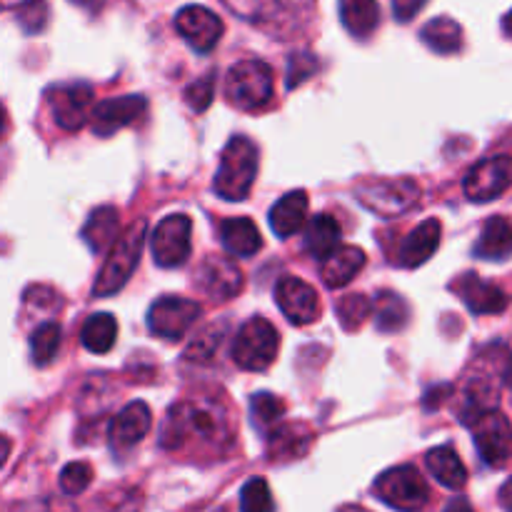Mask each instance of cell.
Returning <instances> with one entry per match:
<instances>
[{
    "label": "cell",
    "instance_id": "cell-1",
    "mask_svg": "<svg viewBox=\"0 0 512 512\" xmlns=\"http://www.w3.org/2000/svg\"><path fill=\"white\" fill-rule=\"evenodd\" d=\"M233 438V418L215 398H190L173 405L160 428V445L165 450H183L195 445L220 453L233 445Z\"/></svg>",
    "mask_w": 512,
    "mask_h": 512
},
{
    "label": "cell",
    "instance_id": "cell-2",
    "mask_svg": "<svg viewBox=\"0 0 512 512\" xmlns=\"http://www.w3.org/2000/svg\"><path fill=\"white\" fill-rule=\"evenodd\" d=\"M145 235H148V223L143 218L135 220L133 225H128L118 235L93 285V298H110V295L120 293L125 288V283H128L130 275H133V270L140 263V255H143L145 248Z\"/></svg>",
    "mask_w": 512,
    "mask_h": 512
},
{
    "label": "cell",
    "instance_id": "cell-3",
    "mask_svg": "<svg viewBox=\"0 0 512 512\" xmlns=\"http://www.w3.org/2000/svg\"><path fill=\"white\" fill-rule=\"evenodd\" d=\"M258 175V148L245 135H235L220 153V168L215 173L213 190L223 200H245Z\"/></svg>",
    "mask_w": 512,
    "mask_h": 512
},
{
    "label": "cell",
    "instance_id": "cell-4",
    "mask_svg": "<svg viewBox=\"0 0 512 512\" xmlns=\"http://www.w3.org/2000/svg\"><path fill=\"white\" fill-rule=\"evenodd\" d=\"M275 93L273 70L263 60H240L225 75V98L238 110H263Z\"/></svg>",
    "mask_w": 512,
    "mask_h": 512
},
{
    "label": "cell",
    "instance_id": "cell-5",
    "mask_svg": "<svg viewBox=\"0 0 512 512\" xmlns=\"http://www.w3.org/2000/svg\"><path fill=\"white\" fill-rule=\"evenodd\" d=\"M355 198L380 218H398L420 203V185L410 178H370L355 185Z\"/></svg>",
    "mask_w": 512,
    "mask_h": 512
},
{
    "label": "cell",
    "instance_id": "cell-6",
    "mask_svg": "<svg viewBox=\"0 0 512 512\" xmlns=\"http://www.w3.org/2000/svg\"><path fill=\"white\" fill-rule=\"evenodd\" d=\"M280 350V335L270 320L255 318L245 320L233 340V363L248 373H263L275 363Z\"/></svg>",
    "mask_w": 512,
    "mask_h": 512
},
{
    "label": "cell",
    "instance_id": "cell-7",
    "mask_svg": "<svg viewBox=\"0 0 512 512\" xmlns=\"http://www.w3.org/2000/svg\"><path fill=\"white\" fill-rule=\"evenodd\" d=\"M375 495L400 512H420L430 503V488L413 465L390 468L375 480Z\"/></svg>",
    "mask_w": 512,
    "mask_h": 512
},
{
    "label": "cell",
    "instance_id": "cell-8",
    "mask_svg": "<svg viewBox=\"0 0 512 512\" xmlns=\"http://www.w3.org/2000/svg\"><path fill=\"white\" fill-rule=\"evenodd\" d=\"M203 315L200 303L188 298H178V295H165V298L155 300L148 310V328L150 333L158 338L175 343V340L185 338L195 320Z\"/></svg>",
    "mask_w": 512,
    "mask_h": 512
},
{
    "label": "cell",
    "instance_id": "cell-9",
    "mask_svg": "<svg viewBox=\"0 0 512 512\" xmlns=\"http://www.w3.org/2000/svg\"><path fill=\"white\" fill-rule=\"evenodd\" d=\"M193 223H190L188 215L175 213L168 218L160 220L153 230V238H150V250H153V258L160 268H178L185 260L190 258V250H193Z\"/></svg>",
    "mask_w": 512,
    "mask_h": 512
},
{
    "label": "cell",
    "instance_id": "cell-10",
    "mask_svg": "<svg viewBox=\"0 0 512 512\" xmlns=\"http://www.w3.org/2000/svg\"><path fill=\"white\" fill-rule=\"evenodd\" d=\"M468 425L470 430H473L475 448H478L480 458H483L490 468H500V465L508 463L512 455V428L503 413L488 410V413L470 420Z\"/></svg>",
    "mask_w": 512,
    "mask_h": 512
},
{
    "label": "cell",
    "instance_id": "cell-11",
    "mask_svg": "<svg viewBox=\"0 0 512 512\" xmlns=\"http://www.w3.org/2000/svg\"><path fill=\"white\" fill-rule=\"evenodd\" d=\"M512 185V158L510 155H493L480 160L465 175V195L473 203H490L500 198Z\"/></svg>",
    "mask_w": 512,
    "mask_h": 512
},
{
    "label": "cell",
    "instance_id": "cell-12",
    "mask_svg": "<svg viewBox=\"0 0 512 512\" xmlns=\"http://www.w3.org/2000/svg\"><path fill=\"white\" fill-rule=\"evenodd\" d=\"M275 300H278V308L283 310L288 323L293 325H310L323 313L320 295L315 293L313 285H308L300 278H293V275H285V278L278 280Z\"/></svg>",
    "mask_w": 512,
    "mask_h": 512
},
{
    "label": "cell",
    "instance_id": "cell-13",
    "mask_svg": "<svg viewBox=\"0 0 512 512\" xmlns=\"http://www.w3.org/2000/svg\"><path fill=\"white\" fill-rule=\"evenodd\" d=\"M175 30L198 53H210L223 38V20L203 5H185L175 15Z\"/></svg>",
    "mask_w": 512,
    "mask_h": 512
},
{
    "label": "cell",
    "instance_id": "cell-14",
    "mask_svg": "<svg viewBox=\"0 0 512 512\" xmlns=\"http://www.w3.org/2000/svg\"><path fill=\"white\" fill-rule=\"evenodd\" d=\"M48 103L60 128L80 130L93 113V90L85 83L58 85L48 90Z\"/></svg>",
    "mask_w": 512,
    "mask_h": 512
},
{
    "label": "cell",
    "instance_id": "cell-15",
    "mask_svg": "<svg viewBox=\"0 0 512 512\" xmlns=\"http://www.w3.org/2000/svg\"><path fill=\"white\" fill-rule=\"evenodd\" d=\"M148 110L143 95H120V98L100 100L93 108L90 118H93V130L100 138L118 133V130L128 128L135 120H140Z\"/></svg>",
    "mask_w": 512,
    "mask_h": 512
},
{
    "label": "cell",
    "instance_id": "cell-16",
    "mask_svg": "<svg viewBox=\"0 0 512 512\" xmlns=\"http://www.w3.org/2000/svg\"><path fill=\"white\" fill-rule=\"evenodd\" d=\"M453 290L460 295L470 313L475 315H498L508 308L510 298L500 285L488 283L478 273L460 275L453 283Z\"/></svg>",
    "mask_w": 512,
    "mask_h": 512
},
{
    "label": "cell",
    "instance_id": "cell-17",
    "mask_svg": "<svg viewBox=\"0 0 512 512\" xmlns=\"http://www.w3.org/2000/svg\"><path fill=\"white\" fill-rule=\"evenodd\" d=\"M198 285L213 300H233L243 293L245 278L233 260L213 255V258L200 265Z\"/></svg>",
    "mask_w": 512,
    "mask_h": 512
},
{
    "label": "cell",
    "instance_id": "cell-18",
    "mask_svg": "<svg viewBox=\"0 0 512 512\" xmlns=\"http://www.w3.org/2000/svg\"><path fill=\"white\" fill-rule=\"evenodd\" d=\"M150 425H153V415H150L148 405L140 400L128 403L110 423V448L118 453H128L135 445L143 443L145 435L150 433Z\"/></svg>",
    "mask_w": 512,
    "mask_h": 512
},
{
    "label": "cell",
    "instance_id": "cell-19",
    "mask_svg": "<svg viewBox=\"0 0 512 512\" xmlns=\"http://www.w3.org/2000/svg\"><path fill=\"white\" fill-rule=\"evenodd\" d=\"M440 235H443L440 220L430 218L425 220V223H420L418 228L400 243L395 263H398L400 268H420V265L428 263L435 255V250L440 248Z\"/></svg>",
    "mask_w": 512,
    "mask_h": 512
},
{
    "label": "cell",
    "instance_id": "cell-20",
    "mask_svg": "<svg viewBox=\"0 0 512 512\" xmlns=\"http://www.w3.org/2000/svg\"><path fill=\"white\" fill-rule=\"evenodd\" d=\"M365 253L355 245H340L320 265V278L328 288H343L365 268Z\"/></svg>",
    "mask_w": 512,
    "mask_h": 512
},
{
    "label": "cell",
    "instance_id": "cell-21",
    "mask_svg": "<svg viewBox=\"0 0 512 512\" xmlns=\"http://www.w3.org/2000/svg\"><path fill=\"white\" fill-rule=\"evenodd\" d=\"M220 243L235 258H253L263 248L258 225L250 218H228L220 223Z\"/></svg>",
    "mask_w": 512,
    "mask_h": 512
},
{
    "label": "cell",
    "instance_id": "cell-22",
    "mask_svg": "<svg viewBox=\"0 0 512 512\" xmlns=\"http://www.w3.org/2000/svg\"><path fill=\"white\" fill-rule=\"evenodd\" d=\"M308 218V193L305 190H293L283 195L278 203L270 208V228L278 238H290L298 233Z\"/></svg>",
    "mask_w": 512,
    "mask_h": 512
},
{
    "label": "cell",
    "instance_id": "cell-23",
    "mask_svg": "<svg viewBox=\"0 0 512 512\" xmlns=\"http://www.w3.org/2000/svg\"><path fill=\"white\" fill-rule=\"evenodd\" d=\"M480 260H505L512 255V220L505 215H493L483 225L478 243L473 248Z\"/></svg>",
    "mask_w": 512,
    "mask_h": 512
},
{
    "label": "cell",
    "instance_id": "cell-24",
    "mask_svg": "<svg viewBox=\"0 0 512 512\" xmlns=\"http://www.w3.org/2000/svg\"><path fill=\"white\" fill-rule=\"evenodd\" d=\"M340 240H343V228H340V223L333 215L323 213L315 215V218L310 220L308 230H305L303 248L305 253L313 255V258L325 260L333 250L340 248Z\"/></svg>",
    "mask_w": 512,
    "mask_h": 512
},
{
    "label": "cell",
    "instance_id": "cell-25",
    "mask_svg": "<svg viewBox=\"0 0 512 512\" xmlns=\"http://www.w3.org/2000/svg\"><path fill=\"white\" fill-rule=\"evenodd\" d=\"M425 463H428L433 478L440 485H445V488L460 490L468 483V470H465L463 460H460V455L450 445H440V448L430 450Z\"/></svg>",
    "mask_w": 512,
    "mask_h": 512
},
{
    "label": "cell",
    "instance_id": "cell-26",
    "mask_svg": "<svg viewBox=\"0 0 512 512\" xmlns=\"http://www.w3.org/2000/svg\"><path fill=\"white\" fill-rule=\"evenodd\" d=\"M120 235V215L118 210L110 208V205H103V208L93 210L83 228V240L88 243V248L93 253H103L105 248L118 240Z\"/></svg>",
    "mask_w": 512,
    "mask_h": 512
},
{
    "label": "cell",
    "instance_id": "cell-27",
    "mask_svg": "<svg viewBox=\"0 0 512 512\" xmlns=\"http://www.w3.org/2000/svg\"><path fill=\"white\" fill-rule=\"evenodd\" d=\"M340 20L353 38H368L380 23L378 0H340Z\"/></svg>",
    "mask_w": 512,
    "mask_h": 512
},
{
    "label": "cell",
    "instance_id": "cell-28",
    "mask_svg": "<svg viewBox=\"0 0 512 512\" xmlns=\"http://www.w3.org/2000/svg\"><path fill=\"white\" fill-rule=\"evenodd\" d=\"M373 313H375V325L383 333H398L408 325L410 320V308L405 303L403 295L393 293V290H380L375 295L373 303Z\"/></svg>",
    "mask_w": 512,
    "mask_h": 512
},
{
    "label": "cell",
    "instance_id": "cell-29",
    "mask_svg": "<svg viewBox=\"0 0 512 512\" xmlns=\"http://www.w3.org/2000/svg\"><path fill=\"white\" fill-rule=\"evenodd\" d=\"M80 340L85 350L95 355H105L118 340V320L110 313H95L80 328Z\"/></svg>",
    "mask_w": 512,
    "mask_h": 512
},
{
    "label": "cell",
    "instance_id": "cell-30",
    "mask_svg": "<svg viewBox=\"0 0 512 512\" xmlns=\"http://www.w3.org/2000/svg\"><path fill=\"white\" fill-rule=\"evenodd\" d=\"M420 38L430 50L440 55H453L463 48V28L453 18H435L420 30Z\"/></svg>",
    "mask_w": 512,
    "mask_h": 512
},
{
    "label": "cell",
    "instance_id": "cell-31",
    "mask_svg": "<svg viewBox=\"0 0 512 512\" xmlns=\"http://www.w3.org/2000/svg\"><path fill=\"white\" fill-rule=\"evenodd\" d=\"M60 345H63V330L58 323H43L30 335V358L38 368H45L55 360Z\"/></svg>",
    "mask_w": 512,
    "mask_h": 512
},
{
    "label": "cell",
    "instance_id": "cell-32",
    "mask_svg": "<svg viewBox=\"0 0 512 512\" xmlns=\"http://www.w3.org/2000/svg\"><path fill=\"white\" fill-rule=\"evenodd\" d=\"M310 445V433H305L303 428H295V425H288V428H278L270 433L268 438V453L275 458H298L308 450Z\"/></svg>",
    "mask_w": 512,
    "mask_h": 512
},
{
    "label": "cell",
    "instance_id": "cell-33",
    "mask_svg": "<svg viewBox=\"0 0 512 512\" xmlns=\"http://www.w3.org/2000/svg\"><path fill=\"white\" fill-rule=\"evenodd\" d=\"M250 415L260 430H273L285 418V403L273 393H255L250 400Z\"/></svg>",
    "mask_w": 512,
    "mask_h": 512
},
{
    "label": "cell",
    "instance_id": "cell-34",
    "mask_svg": "<svg viewBox=\"0 0 512 512\" xmlns=\"http://www.w3.org/2000/svg\"><path fill=\"white\" fill-rule=\"evenodd\" d=\"M338 318H340V325H343L348 333H353V330H360L365 325V320L373 315V303H370L365 295L360 293H350V295H343V298L338 300Z\"/></svg>",
    "mask_w": 512,
    "mask_h": 512
},
{
    "label": "cell",
    "instance_id": "cell-35",
    "mask_svg": "<svg viewBox=\"0 0 512 512\" xmlns=\"http://www.w3.org/2000/svg\"><path fill=\"white\" fill-rule=\"evenodd\" d=\"M240 512H275L273 495L263 478H253L240 490Z\"/></svg>",
    "mask_w": 512,
    "mask_h": 512
},
{
    "label": "cell",
    "instance_id": "cell-36",
    "mask_svg": "<svg viewBox=\"0 0 512 512\" xmlns=\"http://www.w3.org/2000/svg\"><path fill=\"white\" fill-rule=\"evenodd\" d=\"M93 483V468L88 463H70L60 473V488L68 495H80Z\"/></svg>",
    "mask_w": 512,
    "mask_h": 512
},
{
    "label": "cell",
    "instance_id": "cell-37",
    "mask_svg": "<svg viewBox=\"0 0 512 512\" xmlns=\"http://www.w3.org/2000/svg\"><path fill=\"white\" fill-rule=\"evenodd\" d=\"M218 345H220V330H215L213 325V328L203 330V333L190 343L185 358L198 360V363H210V360L215 358V353H218Z\"/></svg>",
    "mask_w": 512,
    "mask_h": 512
},
{
    "label": "cell",
    "instance_id": "cell-38",
    "mask_svg": "<svg viewBox=\"0 0 512 512\" xmlns=\"http://www.w3.org/2000/svg\"><path fill=\"white\" fill-rule=\"evenodd\" d=\"M215 98V75L208 73L205 78L195 80L188 90H185V103L195 110V113H203L208 110V105Z\"/></svg>",
    "mask_w": 512,
    "mask_h": 512
},
{
    "label": "cell",
    "instance_id": "cell-39",
    "mask_svg": "<svg viewBox=\"0 0 512 512\" xmlns=\"http://www.w3.org/2000/svg\"><path fill=\"white\" fill-rule=\"evenodd\" d=\"M315 68H318V63H315L310 55L305 53L293 55L288 65V88H295V85H300L303 80H308L310 75L315 73Z\"/></svg>",
    "mask_w": 512,
    "mask_h": 512
},
{
    "label": "cell",
    "instance_id": "cell-40",
    "mask_svg": "<svg viewBox=\"0 0 512 512\" xmlns=\"http://www.w3.org/2000/svg\"><path fill=\"white\" fill-rule=\"evenodd\" d=\"M428 0H393V15L398 23H410L420 10L425 8Z\"/></svg>",
    "mask_w": 512,
    "mask_h": 512
},
{
    "label": "cell",
    "instance_id": "cell-41",
    "mask_svg": "<svg viewBox=\"0 0 512 512\" xmlns=\"http://www.w3.org/2000/svg\"><path fill=\"white\" fill-rule=\"evenodd\" d=\"M500 505H503L505 512H512V478L500 488Z\"/></svg>",
    "mask_w": 512,
    "mask_h": 512
},
{
    "label": "cell",
    "instance_id": "cell-42",
    "mask_svg": "<svg viewBox=\"0 0 512 512\" xmlns=\"http://www.w3.org/2000/svg\"><path fill=\"white\" fill-rule=\"evenodd\" d=\"M445 512H475V510H473V505H470L465 498H455L453 503L445 508Z\"/></svg>",
    "mask_w": 512,
    "mask_h": 512
},
{
    "label": "cell",
    "instance_id": "cell-43",
    "mask_svg": "<svg viewBox=\"0 0 512 512\" xmlns=\"http://www.w3.org/2000/svg\"><path fill=\"white\" fill-rule=\"evenodd\" d=\"M8 455H10V440L5 438V435H0V468L5 465Z\"/></svg>",
    "mask_w": 512,
    "mask_h": 512
},
{
    "label": "cell",
    "instance_id": "cell-44",
    "mask_svg": "<svg viewBox=\"0 0 512 512\" xmlns=\"http://www.w3.org/2000/svg\"><path fill=\"white\" fill-rule=\"evenodd\" d=\"M73 3L93 13V10H100V5H103V0H73Z\"/></svg>",
    "mask_w": 512,
    "mask_h": 512
},
{
    "label": "cell",
    "instance_id": "cell-45",
    "mask_svg": "<svg viewBox=\"0 0 512 512\" xmlns=\"http://www.w3.org/2000/svg\"><path fill=\"white\" fill-rule=\"evenodd\" d=\"M38 3V0H0V8H20V5Z\"/></svg>",
    "mask_w": 512,
    "mask_h": 512
},
{
    "label": "cell",
    "instance_id": "cell-46",
    "mask_svg": "<svg viewBox=\"0 0 512 512\" xmlns=\"http://www.w3.org/2000/svg\"><path fill=\"white\" fill-rule=\"evenodd\" d=\"M5 130H8V113H5V108L0 105V138L5 135Z\"/></svg>",
    "mask_w": 512,
    "mask_h": 512
},
{
    "label": "cell",
    "instance_id": "cell-47",
    "mask_svg": "<svg viewBox=\"0 0 512 512\" xmlns=\"http://www.w3.org/2000/svg\"><path fill=\"white\" fill-rule=\"evenodd\" d=\"M503 30H505V33H508L510 38H512V10H510V13L505 15V18H503Z\"/></svg>",
    "mask_w": 512,
    "mask_h": 512
},
{
    "label": "cell",
    "instance_id": "cell-48",
    "mask_svg": "<svg viewBox=\"0 0 512 512\" xmlns=\"http://www.w3.org/2000/svg\"><path fill=\"white\" fill-rule=\"evenodd\" d=\"M505 385H508V388L512 390V358H510L508 368H505Z\"/></svg>",
    "mask_w": 512,
    "mask_h": 512
},
{
    "label": "cell",
    "instance_id": "cell-49",
    "mask_svg": "<svg viewBox=\"0 0 512 512\" xmlns=\"http://www.w3.org/2000/svg\"><path fill=\"white\" fill-rule=\"evenodd\" d=\"M340 512H368V510H363V508H358V505H348V508H343Z\"/></svg>",
    "mask_w": 512,
    "mask_h": 512
}]
</instances>
